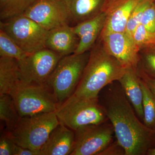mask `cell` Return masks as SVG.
I'll list each match as a JSON object with an SVG mask.
<instances>
[{
    "label": "cell",
    "mask_w": 155,
    "mask_h": 155,
    "mask_svg": "<svg viewBox=\"0 0 155 155\" xmlns=\"http://www.w3.org/2000/svg\"><path fill=\"white\" fill-rule=\"evenodd\" d=\"M69 25L75 26L104 12L107 0H64Z\"/></svg>",
    "instance_id": "16"
},
{
    "label": "cell",
    "mask_w": 155,
    "mask_h": 155,
    "mask_svg": "<svg viewBox=\"0 0 155 155\" xmlns=\"http://www.w3.org/2000/svg\"><path fill=\"white\" fill-rule=\"evenodd\" d=\"M48 31L69 25L64 0H36L23 14Z\"/></svg>",
    "instance_id": "10"
},
{
    "label": "cell",
    "mask_w": 155,
    "mask_h": 155,
    "mask_svg": "<svg viewBox=\"0 0 155 155\" xmlns=\"http://www.w3.org/2000/svg\"><path fill=\"white\" fill-rule=\"evenodd\" d=\"M79 41L72 26L67 24L48 31L45 48L63 57L75 53Z\"/></svg>",
    "instance_id": "14"
},
{
    "label": "cell",
    "mask_w": 155,
    "mask_h": 155,
    "mask_svg": "<svg viewBox=\"0 0 155 155\" xmlns=\"http://www.w3.org/2000/svg\"><path fill=\"white\" fill-rule=\"evenodd\" d=\"M147 155H155V146L150 149L147 153Z\"/></svg>",
    "instance_id": "31"
},
{
    "label": "cell",
    "mask_w": 155,
    "mask_h": 155,
    "mask_svg": "<svg viewBox=\"0 0 155 155\" xmlns=\"http://www.w3.org/2000/svg\"><path fill=\"white\" fill-rule=\"evenodd\" d=\"M28 54L19 47L11 37L0 29V57L14 58L19 61L25 58Z\"/></svg>",
    "instance_id": "21"
},
{
    "label": "cell",
    "mask_w": 155,
    "mask_h": 155,
    "mask_svg": "<svg viewBox=\"0 0 155 155\" xmlns=\"http://www.w3.org/2000/svg\"><path fill=\"white\" fill-rule=\"evenodd\" d=\"M14 155H41L40 150H33L17 145L15 146Z\"/></svg>",
    "instance_id": "30"
},
{
    "label": "cell",
    "mask_w": 155,
    "mask_h": 155,
    "mask_svg": "<svg viewBox=\"0 0 155 155\" xmlns=\"http://www.w3.org/2000/svg\"><path fill=\"white\" fill-rule=\"evenodd\" d=\"M137 68L149 77L155 78V47L140 50Z\"/></svg>",
    "instance_id": "23"
},
{
    "label": "cell",
    "mask_w": 155,
    "mask_h": 155,
    "mask_svg": "<svg viewBox=\"0 0 155 155\" xmlns=\"http://www.w3.org/2000/svg\"><path fill=\"white\" fill-rule=\"evenodd\" d=\"M75 147L71 155H100L114 140V127L109 120L85 125L74 131Z\"/></svg>",
    "instance_id": "8"
},
{
    "label": "cell",
    "mask_w": 155,
    "mask_h": 155,
    "mask_svg": "<svg viewBox=\"0 0 155 155\" xmlns=\"http://www.w3.org/2000/svg\"><path fill=\"white\" fill-rule=\"evenodd\" d=\"M19 80L18 61L0 57V95H10Z\"/></svg>",
    "instance_id": "18"
},
{
    "label": "cell",
    "mask_w": 155,
    "mask_h": 155,
    "mask_svg": "<svg viewBox=\"0 0 155 155\" xmlns=\"http://www.w3.org/2000/svg\"><path fill=\"white\" fill-rule=\"evenodd\" d=\"M139 119L143 122V92L137 69L127 68L118 81Z\"/></svg>",
    "instance_id": "17"
},
{
    "label": "cell",
    "mask_w": 155,
    "mask_h": 155,
    "mask_svg": "<svg viewBox=\"0 0 155 155\" xmlns=\"http://www.w3.org/2000/svg\"><path fill=\"white\" fill-rule=\"evenodd\" d=\"M62 58L46 48L28 54L18 61L19 79L25 83L45 85Z\"/></svg>",
    "instance_id": "9"
},
{
    "label": "cell",
    "mask_w": 155,
    "mask_h": 155,
    "mask_svg": "<svg viewBox=\"0 0 155 155\" xmlns=\"http://www.w3.org/2000/svg\"><path fill=\"white\" fill-rule=\"evenodd\" d=\"M106 14L102 12L97 16L72 26L79 41L75 54L89 51L99 38L105 24Z\"/></svg>",
    "instance_id": "13"
},
{
    "label": "cell",
    "mask_w": 155,
    "mask_h": 155,
    "mask_svg": "<svg viewBox=\"0 0 155 155\" xmlns=\"http://www.w3.org/2000/svg\"><path fill=\"white\" fill-rule=\"evenodd\" d=\"M137 74L155 97V78L150 77L137 68Z\"/></svg>",
    "instance_id": "29"
},
{
    "label": "cell",
    "mask_w": 155,
    "mask_h": 155,
    "mask_svg": "<svg viewBox=\"0 0 155 155\" xmlns=\"http://www.w3.org/2000/svg\"><path fill=\"white\" fill-rule=\"evenodd\" d=\"M140 24L147 30L155 32V1L152 3L145 11Z\"/></svg>",
    "instance_id": "26"
},
{
    "label": "cell",
    "mask_w": 155,
    "mask_h": 155,
    "mask_svg": "<svg viewBox=\"0 0 155 155\" xmlns=\"http://www.w3.org/2000/svg\"><path fill=\"white\" fill-rule=\"evenodd\" d=\"M90 56V51L62 57L45 85L51 91L58 106L74 94L80 82Z\"/></svg>",
    "instance_id": "3"
},
{
    "label": "cell",
    "mask_w": 155,
    "mask_h": 155,
    "mask_svg": "<svg viewBox=\"0 0 155 155\" xmlns=\"http://www.w3.org/2000/svg\"><path fill=\"white\" fill-rule=\"evenodd\" d=\"M100 155H125L123 148L118 143L117 140L113 141Z\"/></svg>",
    "instance_id": "28"
},
{
    "label": "cell",
    "mask_w": 155,
    "mask_h": 155,
    "mask_svg": "<svg viewBox=\"0 0 155 155\" xmlns=\"http://www.w3.org/2000/svg\"><path fill=\"white\" fill-rule=\"evenodd\" d=\"M136 45L139 50L155 47V32L147 30L140 24L132 35Z\"/></svg>",
    "instance_id": "25"
},
{
    "label": "cell",
    "mask_w": 155,
    "mask_h": 155,
    "mask_svg": "<svg viewBox=\"0 0 155 155\" xmlns=\"http://www.w3.org/2000/svg\"><path fill=\"white\" fill-rule=\"evenodd\" d=\"M10 95L21 117L55 112L58 106L54 94L45 85L19 80Z\"/></svg>",
    "instance_id": "6"
},
{
    "label": "cell",
    "mask_w": 155,
    "mask_h": 155,
    "mask_svg": "<svg viewBox=\"0 0 155 155\" xmlns=\"http://www.w3.org/2000/svg\"><path fill=\"white\" fill-rule=\"evenodd\" d=\"M140 0H107L105 24L101 34L125 32L131 12Z\"/></svg>",
    "instance_id": "12"
},
{
    "label": "cell",
    "mask_w": 155,
    "mask_h": 155,
    "mask_svg": "<svg viewBox=\"0 0 155 155\" xmlns=\"http://www.w3.org/2000/svg\"><path fill=\"white\" fill-rule=\"evenodd\" d=\"M16 144L5 132L1 135L0 139V155H14Z\"/></svg>",
    "instance_id": "27"
},
{
    "label": "cell",
    "mask_w": 155,
    "mask_h": 155,
    "mask_svg": "<svg viewBox=\"0 0 155 155\" xmlns=\"http://www.w3.org/2000/svg\"><path fill=\"white\" fill-rule=\"evenodd\" d=\"M0 29L27 54L45 48L48 31L23 14L1 21Z\"/></svg>",
    "instance_id": "7"
},
{
    "label": "cell",
    "mask_w": 155,
    "mask_h": 155,
    "mask_svg": "<svg viewBox=\"0 0 155 155\" xmlns=\"http://www.w3.org/2000/svg\"><path fill=\"white\" fill-rule=\"evenodd\" d=\"M99 38L107 51L124 67L137 69L139 50L132 36L125 31L101 34Z\"/></svg>",
    "instance_id": "11"
},
{
    "label": "cell",
    "mask_w": 155,
    "mask_h": 155,
    "mask_svg": "<svg viewBox=\"0 0 155 155\" xmlns=\"http://www.w3.org/2000/svg\"><path fill=\"white\" fill-rule=\"evenodd\" d=\"M155 0H140L130 14L127 21L125 32L130 36L137 28L140 25L142 18L145 11L149 6Z\"/></svg>",
    "instance_id": "24"
},
{
    "label": "cell",
    "mask_w": 155,
    "mask_h": 155,
    "mask_svg": "<svg viewBox=\"0 0 155 155\" xmlns=\"http://www.w3.org/2000/svg\"><path fill=\"white\" fill-rule=\"evenodd\" d=\"M140 78L143 92V123L147 127L153 129L155 125V97L141 78Z\"/></svg>",
    "instance_id": "22"
},
{
    "label": "cell",
    "mask_w": 155,
    "mask_h": 155,
    "mask_svg": "<svg viewBox=\"0 0 155 155\" xmlns=\"http://www.w3.org/2000/svg\"><path fill=\"white\" fill-rule=\"evenodd\" d=\"M114 84L104 87L99 99L114 127L116 140L125 155H147L155 146V131L140 120L120 84Z\"/></svg>",
    "instance_id": "1"
},
{
    "label": "cell",
    "mask_w": 155,
    "mask_h": 155,
    "mask_svg": "<svg viewBox=\"0 0 155 155\" xmlns=\"http://www.w3.org/2000/svg\"><path fill=\"white\" fill-rule=\"evenodd\" d=\"M75 139L74 130L60 123L40 150L41 155H71Z\"/></svg>",
    "instance_id": "15"
},
{
    "label": "cell",
    "mask_w": 155,
    "mask_h": 155,
    "mask_svg": "<svg viewBox=\"0 0 155 155\" xmlns=\"http://www.w3.org/2000/svg\"><path fill=\"white\" fill-rule=\"evenodd\" d=\"M60 122L55 112L21 117L14 129L6 131L16 144L40 150Z\"/></svg>",
    "instance_id": "5"
},
{
    "label": "cell",
    "mask_w": 155,
    "mask_h": 155,
    "mask_svg": "<svg viewBox=\"0 0 155 155\" xmlns=\"http://www.w3.org/2000/svg\"><path fill=\"white\" fill-rule=\"evenodd\" d=\"M153 129L155 131V125H154V126L153 127Z\"/></svg>",
    "instance_id": "32"
},
{
    "label": "cell",
    "mask_w": 155,
    "mask_h": 155,
    "mask_svg": "<svg viewBox=\"0 0 155 155\" xmlns=\"http://www.w3.org/2000/svg\"><path fill=\"white\" fill-rule=\"evenodd\" d=\"M36 0H0L1 21L23 14Z\"/></svg>",
    "instance_id": "20"
},
{
    "label": "cell",
    "mask_w": 155,
    "mask_h": 155,
    "mask_svg": "<svg viewBox=\"0 0 155 155\" xmlns=\"http://www.w3.org/2000/svg\"><path fill=\"white\" fill-rule=\"evenodd\" d=\"M20 117L11 96L0 95V119L5 123L6 131L13 130Z\"/></svg>",
    "instance_id": "19"
},
{
    "label": "cell",
    "mask_w": 155,
    "mask_h": 155,
    "mask_svg": "<svg viewBox=\"0 0 155 155\" xmlns=\"http://www.w3.org/2000/svg\"><path fill=\"white\" fill-rule=\"evenodd\" d=\"M127 69L107 51L99 38L90 51L88 62L73 94L81 97H99L103 89L118 81Z\"/></svg>",
    "instance_id": "2"
},
{
    "label": "cell",
    "mask_w": 155,
    "mask_h": 155,
    "mask_svg": "<svg viewBox=\"0 0 155 155\" xmlns=\"http://www.w3.org/2000/svg\"><path fill=\"white\" fill-rule=\"evenodd\" d=\"M55 112L60 123L74 131L108 120L99 97H81L72 94L59 105Z\"/></svg>",
    "instance_id": "4"
}]
</instances>
